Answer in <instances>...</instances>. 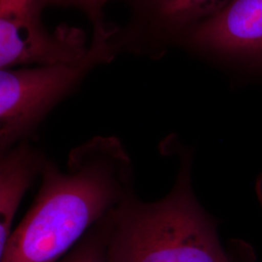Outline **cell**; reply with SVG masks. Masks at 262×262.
<instances>
[{"label": "cell", "instance_id": "obj_1", "mask_svg": "<svg viewBox=\"0 0 262 262\" xmlns=\"http://www.w3.org/2000/svg\"><path fill=\"white\" fill-rule=\"evenodd\" d=\"M134 193L132 160L115 136H94L77 146L66 168L48 159L37 194L0 262L60 260Z\"/></svg>", "mask_w": 262, "mask_h": 262}, {"label": "cell", "instance_id": "obj_2", "mask_svg": "<svg viewBox=\"0 0 262 262\" xmlns=\"http://www.w3.org/2000/svg\"><path fill=\"white\" fill-rule=\"evenodd\" d=\"M192 156L186 150L172 189L154 202L136 193L107 216L109 262H242L224 248L214 219L191 186Z\"/></svg>", "mask_w": 262, "mask_h": 262}, {"label": "cell", "instance_id": "obj_3", "mask_svg": "<svg viewBox=\"0 0 262 262\" xmlns=\"http://www.w3.org/2000/svg\"><path fill=\"white\" fill-rule=\"evenodd\" d=\"M114 28L94 27L88 53L76 62L0 69V154L34 140L51 111L96 66L114 60Z\"/></svg>", "mask_w": 262, "mask_h": 262}, {"label": "cell", "instance_id": "obj_4", "mask_svg": "<svg viewBox=\"0 0 262 262\" xmlns=\"http://www.w3.org/2000/svg\"><path fill=\"white\" fill-rule=\"evenodd\" d=\"M46 6L45 0H0V69L72 63L85 56L82 29L66 24L53 31L45 28Z\"/></svg>", "mask_w": 262, "mask_h": 262}, {"label": "cell", "instance_id": "obj_5", "mask_svg": "<svg viewBox=\"0 0 262 262\" xmlns=\"http://www.w3.org/2000/svg\"><path fill=\"white\" fill-rule=\"evenodd\" d=\"M231 0H128L130 16L115 28L111 43L117 55L149 58L162 56L170 43L212 17Z\"/></svg>", "mask_w": 262, "mask_h": 262}, {"label": "cell", "instance_id": "obj_6", "mask_svg": "<svg viewBox=\"0 0 262 262\" xmlns=\"http://www.w3.org/2000/svg\"><path fill=\"white\" fill-rule=\"evenodd\" d=\"M182 41L211 56L262 62V0H231Z\"/></svg>", "mask_w": 262, "mask_h": 262}, {"label": "cell", "instance_id": "obj_7", "mask_svg": "<svg viewBox=\"0 0 262 262\" xmlns=\"http://www.w3.org/2000/svg\"><path fill=\"white\" fill-rule=\"evenodd\" d=\"M48 157L33 141H25L0 154V254L13 232L23 198L40 178Z\"/></svg>", "mask_w": 262, "mask_h": 262}, {"label": "cell", "instance_id": "obj_8", "mask_svg": "<svg viewBox=\"0 0 262 262\" xmlns=\"http://www.w3.org/2000/svg\"><path fill=\"white\" fill-rule=\"evenodd\" d=\"M106 219L107 216L94 225L84 238L57 262H109Z\"/></svg>", "mask_w": 262, "mask_h": 262}, {"label": "cell", "instance_id": "obj_9", "mask_svg": "<svg viewBox=\"0 0 262 262\" xmlns=\"http://www.w3.org/2000/svg\"><path fill=\"white\" fill-rule=\"evenodd\" d=\"M47 5L72 7L82 11L91 19L93 27L106 25L103 19V7L109 0H45Z\"/></svg>", "mask_w": 262, "mask_h": 262}, {"label": "cell", "instance_id": "obj_10", "mask_svg": "<svg viewBox=\"0 0 262 262\" xmlns=\"http://www.w3.org/2000/svg\"><path fill=\"white\" fill-rule=\"evenodd\" d=\"M256 190H257L258 198H259V200H260V203H261L262 205V175L260 176V178L258 179V181H257Z\"/></svg>", "mask_w": 262, "mask_h": 262}]
</instances>
